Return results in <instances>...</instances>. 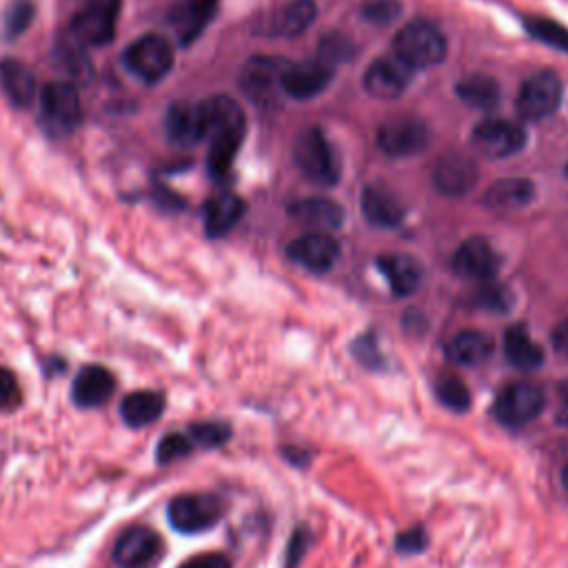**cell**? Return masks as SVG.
Returning <instances> with one entry per match:
<instances>
[{"label": "cell", "mask_w": 568, "mask_h": 568, "mask_svg": "<svg viewBox=\"0 0 568 568\" xmlns=\"http://www.w3.org/2000/svg\"><path fill=\"white\" fill-rule=\"evenodd\" d=\"M557 413H555V422L559 427H566L568 429V380H561L557 384Z\"/></svg>", "instance_id": "obj_46"}, {"label": "cell", "mask_w": 568, "mask_h": 568, "mask_svg": "<svg viewBox=\"0 0 568 568\" xmlns=\"http://www.w3.org/2000/svg\"><path fill=\"white\" fill-rule=\"evenodd\" d=\"M527 29L540 42H546L548 47L568 54V29L564 25L538 16V18H527Z\"/></svg>", "instance_id": "obj_35"}, {"label": "cell", "mask_w": 568, "mask_h": 568, "mask_svg": "<svg viewBox=\"0 0 568 568\" xmlns=\"http://www.w3.org/2000/svg\"><path fill=\"white\" fill-rule=\"evenodd\" d=\"M455 91L464 105H469L474 110H482V112L495 110L502 98L497 80L491 76H484V74H471L467 78H462L457 83Z\"/></svg>", "instance_id": "obj_32"}, {"label": "cell", "mask_w": 568, "mask_h": 568, "mask_svg": "<svg viewBox=\"0 0 568 568\" xmlns=\"http://www.w3.org/2000/svg\"><path fill=\"white\" fill-rule=\"evenodd\" d=\"M402 12L400 0H367L363 5V16L374 25H389Z\"/></svg>", "instance_id": "obj_41"}, {"label": "cell", "mask_w": 568, "mask_h": 568, "mask_svg": "<svg viewBox=\"0 0 568 568\" xmlns=\"http://www.w3.org/2000/svg\"><path fill=\"white\" fill-rule=\"evenodd\" d=\"M318 54H320V63H325L327 67H333V65H340V63H346L353 59L355 54V47L353 42L342 36V34H329L320 40V49H318Z\"/></svg>", "instance_id": "obj_37"}, {"label": "cell", "mask_w": 568, "mask_h": 568, "mask_svg": "<svg viewBox=\"0 0 568 568\" xmlns=\"http://www.w3.org/2000/svg\"><path fill=\"white\" fill-rule=\"evenodd\" d=\"M178 568H231V561L223 553H202L187 559Z\"/></svg>", "instance_id": "obj_44"}, {"label": "cell", "mask_w": 568, "mask_h": 568, "mask_svg": "<svg viewBox=\"0 0 568 568\" xmlns=\"http://www.w3.org/2000/svg\"><path fill=\"white\" fill-rule=\"evenodd\" d=\"M561 484H564V489L568 491V464L561 469Z\"/></svg>", "instance_id": "obj_48"}, {"label": "cell", "mask_w": 568, "mask_h": 568, "mask_svg": "<svg viewBox=\"0 0 568 568\" xmlns=\"http://www.w3.org/2000/svg\"><path fill=\"white\" fill-rule=\"evenodd\" d=\"M123 0H85V5L72 18L70 36L83 47L110 45L116 36Z\"/></svg>", "instance_id": "obj_8"}, {"label": "cell", "mask_w": 568, "mask_h": 568, "mask_svg": "<svg viewBox=\"0 0 568 568\" xmlns=\"http://www.w3.org/2000/svg\"><path fill=\"white\" fill-rule=\"evenodd\" d=\"M553 346H555L557 353L568 357V318L555 327V331H553Z\"/></svg>", "instance_id": "obj_47"}, {"label": "cell", "mask_w": 568, "mask_h": 568, "mask_svg": "<svg viewBox=\"0 0 568 568\" xmlns=\"http://www.w3.org/2000/svg\"><path fill=\"white\" fill-rule=\"evenodd\" d=\"M331 83V67L320 61H302L287 65L280 78V89L295 100H312Z\"/></svg>", "instance_id": "obj_16"}, {"label": "cell", "mask_w": 568, "mask_h": 568, "mask_svg": "<svg viewBox=\"0 0 568 568\" xmlns=\"http://www.w3.org/2000/svg\"><path fill=\"white\" fill-rule=\"evenodd\" d=\"M40 125L49 136H70L83 123V100L74 83H51L38 96Z\"/></svg>", "instance_id": "obj_4"}, {"label": "cell", "mask_w": 568, "mask_h": 568, "mask_svg": "<svg viewBox=\"0 0 568 568\" xmlns=\"http://www.w3.org/2000/svg\"><path fill=\"white\" fill-rule=\"evenodd\" d=\"M21 400L23 395L16 376L10 369L0 367V411H14Z\"/></svg>", "instance_id": "obj_42"}, {"label": "cell", "mask_w": 568, "mask_h": 568, "mask_svg": "<svg viewBox=\"0 0 568 568\" xmlns=\"http://www.w3.org/2000/svg\"><path fill=\"white\" fill-rule=\"evenodd\" d=\"M378 267L384 274V278L395 295H411V293H416L422 285V265L411 255H404V253L380 255Z\"/></svg>", "instance_id": "obj_26"}, {"label": "cell", "mask_w": 568, "mask_h": 568, "mask_svg": "<svg viewBox=\"0 0 568 568\" xmlns=\"http://www.w3.org/2000/svg\"><path fill=\"white\" fill-rule=\"evenodd\" d=\"M293 161L306 180H312L320 187H333L340 178L336 151L318 127L304 129L295 138Z\"/></svg>", "instance_id": "obj_5"}, {"label": "cell", "mask_w": 568, "mask_h": 568, "mask_svg": "<svg viewBox=\"0 0 568 568\" xmlns=\"http://www.w3.org/2000/svg\"><path fill=\"white\" fill-rule=\"evenodd\" d=\"M478 165L464 153H444L433 167V185L446 195H464L478 185Z\"/></svg>", "instance_id": "obj_17"}, {"label": "cell", "mask_w": 568, "mask_h": 568, "mask_svg": "<svg viewBox=\"0 0 568 568\" xmlns=\"http://www.w3.org/2000/svg\"><path fill=\"white\" fill-rule=\"evenodd\" d=\"M471 142L482 156L500 161L515 156L527 144V131L518 123L489 118L474 129Z\"/></svg>", "instance_id": "obj_11"}, {"label": "cell", "mask_w": 568, "mask_h": 568, "mask_svg": "<svg viewBox=\"0 0 568 568\" xmlns=\"http://www.w3.org/2000/svg\"><path fill=\"white\" fill-rule=\"evenodd\" d=\"M436 395L442 406L455 413H467L471 406V393L459 378L455 376H442L436 382Z\"/></svg>", "instance_id": "obj_33"}, {"label": "cell", "mask_w": 568, "mask_h": 568, "mask_svg": "<svg viewBox=\"0 0 568 568\" xmlns=\"http://www.w3.org/2000/svg\"><path fill=\"white\" fill-rule=\"evenodd\" d=\"M163 553V540L149 527H129L114 542L112 557L121 568H149Z\"/></svg>", "instance_id": "obj_13"}, {"label": "cell", "mask_w": 568, "mask_h": 568, "mask_svg": "<svg viewBox=\"0 0 568 568\" xmlns=\"http://www.w3.org/2000/svg\"><path fill=\"white\" fill-rule=\"evenodd\" d=\"M446 49L444 34L429 21H413L404 25L393 40V56L411 72L440 65L446 59Z\"/></svg>", "instance_id": "obj_2"}, {"label": "cell", "mask_w": 568, "mask_h": 568, "mask_svg": "<svg viewBox=\"0 0 568 568\" xmlns=\"http://www.w3.org/2000/svg\"><path fill=\"white\" fill-rule=\"evenodd\" d=\"M561 102V80L553 72H540L525 80L518 93V114L525 121L548 118Z\"/></svg>", "instance_id": "obj_12"}, {"label": "cell", "mask_w": 568, "mask_h": 568, "mask_svg": "<svg viewBox=\"0 0 568 568\" xmlns=\"http://www.w3.org/2000/svg\"><path fill=\"white\" fill-rule=\"evenodd\" d=\"M165 395L161 391H134L121 404V416L129 429H147L159 422L165 413Z\"/></svg>", "instance_id": "obj_27"}, {"label": "cell", "mask_w": 568, "mask_h": 568, "mask_svg": "<svg viewBox=\"0 0 568 568\" xmlns=\"http://www.w3.org/2000/svg\"><path fill=\"white\" fill-rule=\"evenodd\" d=\"M353 355L359 365L371 371H380L384 367V355L374 333H363L353 342Z\"/></svg>", "instance_id": "obj_40"}, {"label": "cell", "mask_w": 568, "mask_h": 568, "mask_svg": "<svg viewBox=\"0 0 568 568\" xmlns=\"http://www.w3.org/2000/svg\"><path fill=\"white\" fill-rule=\"evenodd\" d=\"M427 544H429V538H427V531L422 527L402 531L395 540V548L402 555H418L427 548Z\"/></svg>", "instance_id": "obj_43"}, {"label": "cell", "mask_w": 568, "mask_h": 568, "mask_svg": "<svg viewBox=\"0 0 568 568\" xmlns=\"http://www.w3.org/2000/svg\"><path fill=\"white\" fill-rule=\"evenodd\" d=\"M308 544H312V538H308V533L304 529H298L291 538V544H289V551H287V568H295L302 559V555L306 553Z\"/></svg>", "instance_id": "obj_45"}, {"label": "cell", "mask_w": 568, "mask_h": 568, "mask_svg": "<svg viewBox=\"0 0 568 568\" xmlns=\"http://www.w3.org/2000/svg\"><path fill=\"white\" fill-rule=\"evenodd\" d=\"M564 174H566V178H568V165H566V169H564Z\"/></svg>", "instance_id": "obj_49"}, {"label": "cell", "mask_w": 568, "mask_h": 568, "mask_svg": "<svg viewBox=\"0 0 568 568\" xmlns=\"http://www.w3.org/2000/svg\"><path fill=\"white\" fill-rule=\"evenodd\" d=\"M363 214L374 227L395 229L404 220V206L393 191L380 185H371L363 191Z\"/></svg>", "instance_id": "obj_25"}, {"label": "cell", "mask_w": 568, "mask_h": 568, "mask_svg": "<svg viewBox=\"0 0 568 568\" xmlns=\"http://www.w3.org/2000/svg\"><path fill=\"white\" fill-rule=\"evenodd\" d=\"M451 267L464 280L491 282L502 267V255L495 251V247L487 238L476 236V238L464 240L455 249Z\"/></svg>", "instance_id": "obj_10"}, {"label": "cell", "mask_w": 568, "mask_h": 568, "mask_svg": "<svg viewBox=\"0 0 568 568\" xmlns=\"http://www.w3.org/2000/svg\"><path fill=\"white\" fill-rule=\"evenodd\" d=\"M285 61L276 56H253L240 72V89L251 102H267L280 87Z\"/></svg>", "instance_id": "obj_15"}, {"label": "cell", "mask_w": 568, "mask_h": 568, "mask_svg": "<svg viewBox=\"0 0 568 568\" xmlns=\"http://www.w3.org/2000/svg\"><path fill=\"white\" fill-rule=\"evenodd\" d=\"M546 406L544 389L535 382H513L504 387L493 404V413L504 429H525Z\"/></svg>", "instance_id": "obj_7"}, {"label": "cell", "mask_w": 568, "mask_h": 568, "mask_svg": "<svg viewBox=\"0 0 568 568\" xmlns=\"http://www.w3.org/2000/svg\"><path fill=\"white\" fill-rule=\"evenodd\" d=\"M216 8L218 0H178L169 12V23L176 29L180 45L187 47L200 38L216 16Z\"/></svg>", "instance_id": "obj_19"}, {"label": "cell", "mask_w": 568, "mask_h": 568, "mask_svg": "<svg viewBox=\"0 0 568 568\" xmlns=\"http://www.w3.org/2000/svg\"><path fill=\"white\" fill-rule=\"evenodd\" d=\"M429 144V129L413 116L389 118L378 129V147L389 159H408L422 153Z\"/></svg>", "instance_id": "obj_9"}, {"label": "cell", "mask_w": 568, "mask_h": 568, "mask_svg": "<svg viewBox=\"0 0 568 568\" xmlns=\"http://www.w3.org/2000/svg\"><path fill=\"white\" fill-rule=\"evenodd\" d=\"M491 355L493 338L482 331H462L446 346V357L457 367H478Z\"/></svg>", "instance_id": "obj_31"}, {"label": "cell", "mask_w": 568, "mask_h": 568, "mask_svg": "<svg viewBox=\"0 0 568 568\" xmlns=\"http://www.w3.org/2000/svg\"><path fill=\"white\" fill-rule=\"evenodd\" d=\"M504 355L515 369L535 371L544 365V351L525 325H513L504 333Z\"/></svg>", "instance_id": "obj_29"}, {"label": "cell", "mask_w": 568, "mask_h": 568, "mask_svg": "<svg viewBox=\"0 0 568 568\" xmlns=\"http://www.w3.org/2000/svg\"><path fill=\"white\" fill-rule=\"evenodd\" d=\"M244 200L236 193H218L204 204V231L210 238H220L229 233L244 216Z\"/></svg>", "instance_id": "obj_24"}, {"label": "cell", "mask_w": 568, "mask_h": 568, "mask_svg": "<svg viewBox=\"0 0 568 568\" xmlns=\"http://www.w3.org/2000/svg\"><path fill=\"white\" fill-rule=\"evenodd\" d=\"M206 140H210V156H206V169L212 178H225L238 156V149L244 140L247 121L238 102L229 96H214L200 102Z\"/></svg>", "instance_id": "obj_1"}, {"label": "cell", "mask_w": 568, "mask_h": 568, "mask_svg": "<svg viewBox=\"0 0 568 568\" xmlns=\"http://www.w3.org/2000/svg\"><path fill=\"white\" fill-rule=\"evenodd\" d=\"M289 216L300 225L325 233L340 229L344 223L342 206L329 198H302L289 206Z\"/></svg>", "instance_id": "obj_23"}, {"label": "cell", "mask_w": 568, "mask_h": 568, "mask_svg": "<svg viewBox=\"0 0 568 568\" xmlns=\"http://www.w3.org/2000/svg\"><path fill=\"white\" fill-rule=\"evenodd\" d=\"M0 89L18 110H29L38 100V83L34 72L16 59L0 61Z\"/></svg>", "instance_id": "obj_22"}, {"label": "cell", "mask_w": 568, "mask_h": 568, "mask_svg": "<svg viewBox=\"0 0 568 568\" xmlns=\"http://www.w3.org/2000/svg\"><path fill=\"white\" fill-rule=\"evenodd\" d=\"M225 515V502L212 493L178 495L167 506L172 529L185 535H198L214 529Z\"/></svg>", "instance_id": "obj_6"}, {"label": "cell", "mask_w": 568, "mask_h": 568, "mask_svg": "<svg viewBox=\"0 0 568 568\" xmlns=\"http://www.w3.org/2000/svg\"><path fill=\"white\" fill-rule=\"evenodd\" d=\"M476 304L491 314H506L513 304V295L502 285L484 282L476 293Z\"/></svg>", "instance_id": "obj_39"}, {"label": "cell", "mask_w": 568, "mask_h": 568, "mask_svg": "<svg viewBox=\"0 0 568 568\" xmlns=\"http://www.w3.org/2000/svg\"><path fill=\"white\" fill-rule=\"evenodd\" d=\"M176 63L174 45L163 34L136 38L123 54V67L144 85L163 83Z\"/></svg>", "instance_id": "obj_3"}, {"label": "cell", "mask_w": 568, "mask_h": 568, "mask_svg": "<svg viewBox=\"0 0 568 568\" xmlns=\"http://www.w3.org/2000/svg\"><path fill=\"white\" fill-rule=\"evenodd\" d=\"M411 70L395 56H387V59H378L369 65V70L365 72V89L380 100H393L400 93H404V89L408 87L411 80Z\"/></svg>", "instance_id": "obj_20"}, {"label": "cell", "mask_w": 568, "mask_h": 568, "mask_svg": "<svg viewBox=\"0 0 568 568\" xmlns=\"http://www.w3.org/2000/svg\"><path fill=\"white\" fill-rule=\"evenodd\" d=\"M189 438L193 446L202 449H220L231 438V427L227 422H195L189 427Z\"/></svg>", "instance_id": "obj_34"}, {"label": "cell", "mask_w": 568, "mask_h": 568, "mask_svg": "<svg viewBox=\"0 0 568 568\" xmlns=\"http://www.w3.org/2000/svg\"><path fill=\"white\" fill-rule=\"evenodd\" d=\"M287 253L295 265L314 274H325L338 263L340 244L325 231H312L293 240Z\"/></svg>", "instance_id": "obj_14"}, {"label": "cell", "mask_w": 568, "mask_h": 568, "mask_svg": "<svg viewBox=\"0 0 568 568\" xmlns=\"http://www.w3.org/2000/svg\"><path fill=\"white\" fill-rule=\"evenodd\" d=\"M318 16V8L314 0H291L285 8L276 10L269 18V23L265 25L267 34L272 36H300L304 34L308 27L314 25Z\"/></svg>", "instance_id": "obj_28"}, {"label": "cell", "mask_w": 568, "mask_h": 568, "mask_svg": "<svg viewBox=\"0 0 568 568\" xmlns=\"http://www.w3.org/2000/svg\"><path fill=\"white\" fill-rule=\"evenodd\" d=\"M116 391V378L100 365L83 367L72 387V400L80 408H98L108 404Z\"/></svg>", "instance_id": "obj_21"}, {"label": "cell", "mask_w": 568, "mask_h": 568, "mask_svg": "<svg viewBox=\"0 0 568 568\" xmlns=\"http://www.w3.org/2000/svg\"><path fill=\"white\" fill-rule=\"evenodd\" d=\"M193 442L189 438V433H167L165 438H161L159 442V449H156V462L161 464V467H167V464H174L187 455H191L193 451Z\"/></svg>", "instance_id": "obj_38"}, {"label": "cell", "mask_w": 568, "mask_h": 568, "mask_svg": "<svg viewBox=\"0 0 568 568\" xmlns=\"http://www.w3.org/2000/svg\"><path fill=\"white\" fill-rule=\"evenodd\" d=\"M165 131L176 147H193L206 140L200 102H174L165 114Z\"/></svg>", "instance_id": "obj_18"}, {"label": "cell", "mask_w": 568, "mask_h": 568, "mask_svg": "<svg viewBox=\"0 0 568 568\" xmlns=\"http://www.w3.org/2000/svg\"><path fill=\"white\" fill-rule=\"evenodd\" d=\"M34 16H36V8L31 0H12V5L8 8L5 18H3L5 38L14 40V38L23 36L29 29Z\"/></svg>", "instance_id": "obj_36"}, {"label": "cell", "mask_w": 568, "mask_h": 568, "mask_svg": "<svg viewBox=\"0 0 568 568\" xmlns=\"http://www.w3.org/2000/svg\"><path fill=\"white\" fill-rule=\"evenodd\" d=\"M535 198V187L531 180L525 178H504L497 180L482 198L484 206L491 212H515L525 210V206Z\"/></svg>", "instance_id": "obj_30"}]
</instances>
